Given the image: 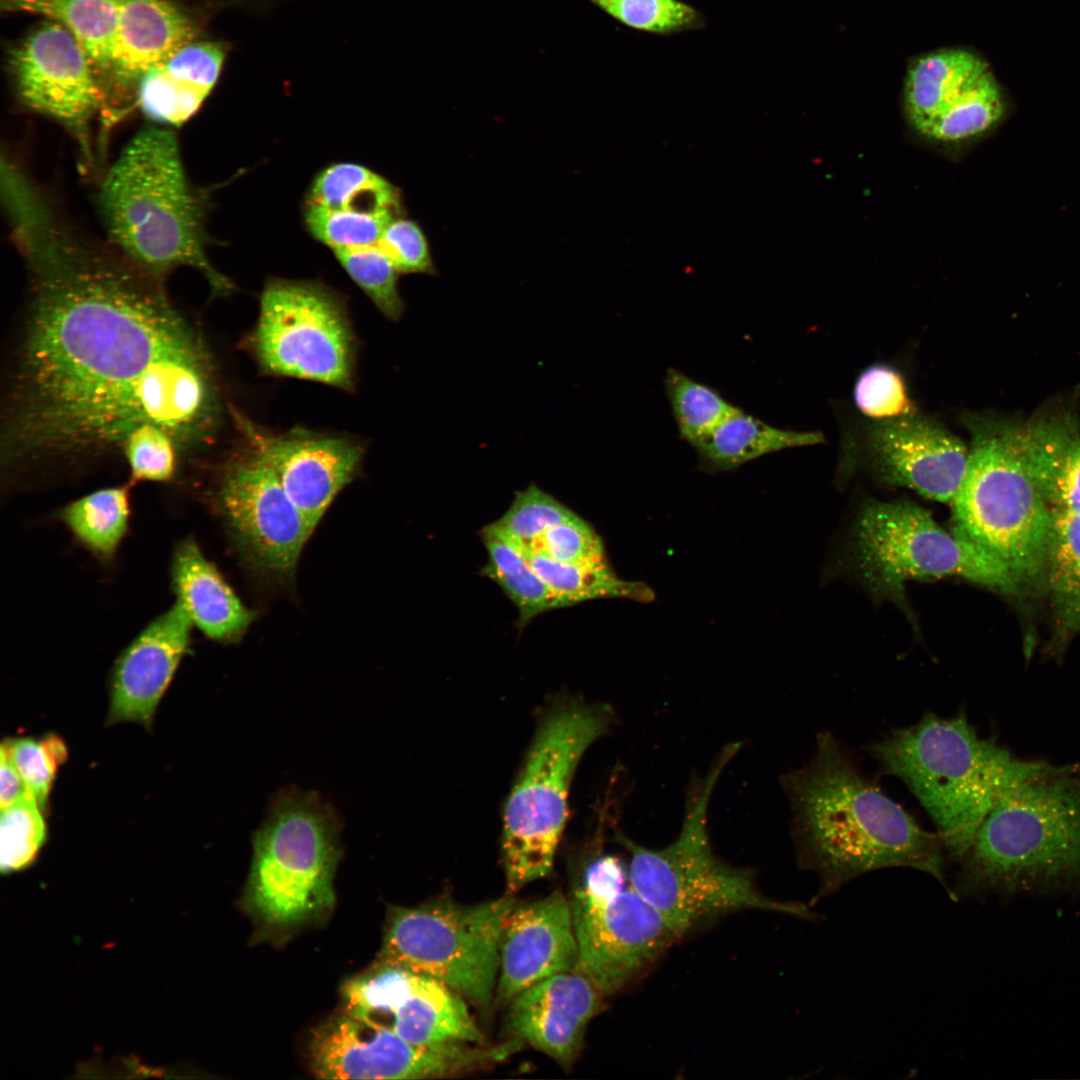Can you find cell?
Returning <instances> with one entry per match:
<instances>
[{"mask_svg":"<svg viewBox=\"0 0 1080 1080\" xmlns=\"http://www.w3.org/2000/svg\"><path fill=\"white\" fill-rule=\"evenodd\" d=\"M605 995L582 973L566 971L526 988L509 1002L507 1029L564 1068L583 1047L590 1021Z\"/></svg>","mask_w":1080,"mask_h":1080,"instance_id":"cell-22","label":"cell"},{"mask_svg":"<svg viewBox=\"0 0 1080 1080\" xmlns=\"http://www.w3.org/2000/svg\"><path fill=\"white\" fill-rule=\"evenodd\" d=\"M664 383L679 435L692 447L738 409L717 390L675 368L667 370Z\"/></svg>","mask_w":1080,"mask_h":1080,"instance_id":"cell-36","label":"cell"},{"mask_svg":"<svg viewBox=\"0 0 1080 1080\" xmlns=\"http://www.w3.org/2000/svg\"><path fill=\"white\" fill-rule=\"evenodd\" d=\"M306 203L330 209L393 211L401 214L399 190L375 171L356 163H335L313 180Z\"/></svg>","mask_w":1080,"mask_h":1080,"instance_id":"cell-34","label":"cell"},{"mask_svg":"<svg viewBox=\"0 0 1080 1080\" xmlns=\"http://www.w3.org/2000/svg\"><path fill=\"white\" fill-rule=\"evenodd\" d=\"M193 624L177 603L148 623L121 651L109 679L107 725L149 729L157 707L189 652Z\"/></svg>","mask_w":1080,"mask_h":1080,"instance_id":"cell-21","label":"cell"},{"mask_svg":"<svg viewBox=\"0 0 1080 1080\" xmlns=\"http://www.w3.org/2000/svg\"><path fill=\"white\" fill-rule=\"evenodd\" d=\"M619 24L642 33L672 36L706 27L704 14L683 0H586Z\"/></svg>","mask_w":1080,"mask_h":1080,"instance_id":"cell-37","label":"cell"},{"mask_svg":"<svg viewBox=\"0 0 1080 1080\" xmlns=\"http://www.w3.org/2000/svg\"><path fill=\"white\" fill-rule=\"evenodd\" d=\"M1060 639L1080 633V515L1052 510L1045 576Z\"/></svg>","mask_w":1080,"mask_h":1080,"instance_id":"cell-31","label":"cell"},{"mask_svg":"<svg viewBox=\"0 0 1080 1080\" xmlns=\"http://www.w3.org/2000/svg\"><path fill=\"white\" fill-rule=\"evenodd\" d=\"M479 534L487 552V562L480 574L500 586L512 601L518 612V629L542 613L573 606L546 584L524 555L491 524Z\"/></svg>","mask_w":1080,"mask_h":1080,"instance_id":"cell-29","label":"cell"},{"mask_svg":"<svg viewBox=\"0 0 1080 1080\" xmlns=\"http://www.w3.org/2000/svg\"><path fill=\"white\" fill-rule=\"evenodd\" d=\"M530 552H541L567 564H592L607 560L601 537L579 515L546 530L522 554Z\"/></svg>","mask_w":1080,"mask_h":1080,"instance_id":"cell-45","label":"cell"},{"mask_svg":"<svg viewBox=\"0 0 1080 1080\" xmlns=\"http://www.w3.org/2000/svg\"><path fill=\"white\" fill-rule=\"evenodd\" d=\"M957 897L1080 871V783L1061 770L1004 795L960 861Z\"/></svg>","mask_w":1080,"mask_h":1080,"instance_id":"cell-7","label":"cell"},{"mask_svg":"<svg viewBox=\"0 0 1080 1080\" xmlns=\"http://www.w3.org/2000/svg\"><path fill=\"white\" fill-rule=\"evenodd\" d=\"M194 37L192 21L168 0H118L112 79L119 90L136 91L148 71Z\"/></svg>","mask_w":1080,"mask_h":1080,"instance_id":"cell-23","label":"cell"},{"mask_svg":"<svg viewBox=\"0 0 1080 1080\" xmlns=\"http://www.w3.org/2000/svg\"><path fill=\"white\" fill-rule=\"evenodd\" d=\"M2 8L55 20L76 38L94 69L109 72L118 0H2Z\"/></svg>","mask_w":1080,"mask_h":1080,"instance_id":"cell-30","label":"cell"},{"mask_svg":"<svg viewBox=\"0 0 1080 1080\" xmlns=\"http://www.w3.org/2000/svg\"><path fill=\"white\" fill-rule=\"evenodd\" d=\"M987 65L962 49L939 50L915 59L904 87L908 120L922 136L986 72Z\"/></svg>","mask_w":1080,"mask_h":1080,"instance_id":"cell-27","label":"cell"},{"mask_svg":"<svg viewBox=\"0 0 1080 1080\" xmlns=\"http://www.w3.org/2000/svg\"><path fill=\"white\" fill-rule=\"evenodd\" d=\"M333 253L349 277L387 319L398 321L402 318L405 303L398 287L400 273L377 244L335 249Z\"/></svg>","mask_w":1080,"mask_h":1080,"instance_id":"cell-39","label":"cell"},{"mask_svg":"<svg viewBox=\"0 0 1080 1080\" xmlns=\"http://www.w3.org/2000/svg\"><path fill=\"white\" fill-rule=\"evenodd\" d=\"M857 408L866 416L884 421L915 414L901 374L886 365L865 369L854 387Z\"/></svg>","mask_w":1080,"mask_h":1080,"instance_id":"cell-44","label":"cell"},{"mask_svg":"<svg viewBox=\"0 0 1080 1080\" xmlns=\"http://www.w3.org/2000/svg\"><path fill=\"white\" fill-rule=\"evenodd\" d=\"M30 794L23 779L4 749H0V808Z\"/></svg>","mask_w":1080,"mask_h":1080,"instance_id":"cell-47","label":"cell"},{"mask_svg":"<svg viewBox=\"0 0 1080 1080\" xmlns=\"http://www.w3.org/2000/svg\"><path fill=\"white\" fill-rule=\"evenodd\" d=\"M9 66L22 103L61 124L77 143L82 166L92 167L91 127L104 96L72 33L57 22L43 23L10 51Z\"/></svg>","mask_w":1080,"mask_h":1080,"instance_id":"cell-16","label":"cell"},{"mask_svg":"<svg viewBox=\"0 0 1080 1080\" xmlns=\"http://www.w3.org/2000/svg\"><path fill=\"white\" fill-rule=\"evenodd\" d=\"M225 51L221 44L191 41L138 82L135 103L157 125L180 126L210 94L220 75Z\"/></svg>","mask_w":1080,"mask_h":1080,"instance_id":"cell-24","label":"cell"},{"mask_svg":"<svg viewBox=\"0 0 1080 1080\" xmlns=\"http://www.w3.org/2000/svg\"><path fill=\"white\" fill-rule=\"evenodd\" d=\"M514 904L503 896L476 904L444 898L392 906L378 962L436 979L486 1010L495 1000L501 931Z\"/></svg>","mask_w":1080,"mask_h":1080,"instance_id":"cell-10","label":"cell"},{"mask_svg":"<svg viewBox=\"0 0 1080 1080\" xmlns=\"http://www.w3.org/2000/svg\"><path fill=\"white\" fill-rule=\"evenodd\" d=\"M816 739L812 759L782 777L799 867L820 879L812 904L862 874L890 867L930 874L955 900L940 834L919 826L865 776L831 733L821 732Z\"/></svg>","mask_w":1080,"mask_h":1080,"instance_id":"cell-2","label":"cell"},{"mask_svg":"<svg viewBox=\"0 0 1080 1080\" xmlns=\"http://www.w3.org/2000/svg\"><path fill=\"white\" fill-rule=\"evenodd\" d=\"M27 308L2 437L8 464L74 462L154 423L181 453L209 442L222 407L212 356L162 282L80 233L41 193L7 212Z\"/></svg>","mask_w":1080,"mask_h":1080,"instance_id":"cell-1","label":"cell"},{"mask_svg":"<svg viewBox=\"0 0 1080 1080\" xmlns=\"http://www.w3.org/2000/svg\"><path fill=\"white\" fill-rule=\"evenodd\" d=\"M971 447L952 500L953 530L1002 560L1021 584L1044 580L1052 529L1046 503L1008 425L967 417Z\"/></svg>","mask_w":1080,"mask_h":1080,"instance_id":"cell-8","label":"cell"},{"mask_svg":"<svg viewBox=\"0 0 1080 1080\" xmlns=\"http://www.w3.org/2000/svg\"><path fill=\"white\" fill-rule=\"evenodd\" d=\"M867 444L888 481L939 502H952L965 475L969 450L940 423L916 414L879 421L870 429Z\"/></svg>","mask_w":1080,"mask_h":1080,"instance_id":"cell-20","label":"cell"},{"mask_svg":"<svg viewBox=\"0 0 1080 1080\" xmlns=\"http://www.w3.org/2000/svg\"><path fill=\"white\" fill-rule=\"evenodd\" d=\"M121 453L134 482L172 480L182 455L174 437L154 423H143L133 428L122 443Z\"/></svg>","mask_w":1080,"mask_h":1080,"instance_id":"cell-43","label":"cell"},{"mask_svg":"<svg viewBox=\"0 0 1080 1080\" xmlns=\"http://www.w3.org/2000/svg\"><path fill=\"white\" fill-rule=\"evenodd\" d=\"M523 555L545 583L572 605L605 598H626L640 602L654 599L653 591L646 584L619 578L607 560L592 564H567L541 552Z\"/></svg>","mask_w":1080,"mask_h":1080,"instance_id":"cell-33","label":"cell"},{"mask_svg":"<svg viewBox=\"0 0 1080 1080\" xmlns=\"http://www.w3.org/2000/svg\"><path fill=\"white\" fill-rule=\"evenodd\" d=\"M401 214L383 211L330 209L305 203L307 230L332 250L376 245L387 224Z\"/></svg>","mask_w":1080,"mask_h":1080,"instance_id":"cell-40","label":"cell"},{"mask_svg":"<svg viewBox=\"0 0 1080 1080\" xmlns=\"http://www.w3.org/2000/svg\"><path fill=\"white\" fill-rule=\"evenodd\" d=\"M246 443L272 468L286 494L314 531L339 494L354 478L363 458L359 443L344 437L304 432L274 434L232 410Z\"/></svg>","mask_w":1080,"mask_h":1080,"instance_id":"cell-18","label":"cell"},{"mask_svg":"<svg viewBox=\"0 0 1080 1080\" xmlns=\"http://www.w3.org/2000/svg\"><path fill=\"white\" fill-rule=\"evenodd\" d=\"M98 207L109 243L153 278L190 267L215 294L231 290L208 259L207 200L189 182L172 130L138 131L106 172Z\"/></svg>","mask_w":1080,"mask_h":1080,"instance_id":"cell-3","label":"cell"},{"mask_svg":"<svg viewBox=\"0 0 1080 1080\" xmlns=\"http://www.w3.org/2000/svg\"><path fill=\"white\" fill-rule=\"evenodd\" d=\"M310 1059L323 1079H429L470 1072L502 1061V1045L414 1044L347 1012L312 1032Z\"/></svg>","mask_w":1080,"mask_h":1080,"instance_id":"cell-14","label":"cell"},{"mask_svg":"<svg viewBox=\"0 0 1080 1080\" xmlns=\"http://www.w3.org/2000/svg\"><path fill=\"white\" fill-rule=\"evenodd\" d=\"M340 823L316 794L281 793L252 843L245 906L265 929L288 932L327 914L335 904Z\"/></svg>","mask_w":1080,"mask_h":1080,"instance_id":"cell-6","label":"cell"},{"mask_svg":"<svg viewBox=\"0 0 1080 1080\" xmlns=\"http://www.w3.org/2000/svg\"><path fill=\"white\" fill-rule=\"evenodd\" d=\"M377 246L400 274H436L428 240L420 225L402 215L393 218Z\"/></svg>","mask_w":1080,"mask_h":1080,"instance_id":"cell-46","label":"cell"},{"mask_svg":"<svg viewBox=\"0 0 1080 1080\" xmlns=\"http://www.w3.org/2000/svg\"><path fill=\"white\" fill-rule=\"evenodd\" d=\"M823 441L819 432L774 427L738 408L693 448L700 469L715 473L735 470L766 454Z\"/></svg>","mask_w":1080,"mask_h":1080,"instance_id":"cell-28","label":"cell"},{"mask_svg":"<svg viewBox=\"0 0 1080 1080\" xmlns=\"http://www.w3.org/2000/svg\"><path fill=\"white\" fill-rule=\"evenodd\" d=\"M884 774L900 779L935 822L947 860L960 862L995 804L1021 785L1059 772L1020 760L981 738L964 711L926 712L867 747Z\"/></svg>","mask_w":1080,"mask_h":1080,"instance_id":"cell-4","label":"cell"},{"mask_svg":"<svg viewBox=\"0 0 1080 1080\" xmlns=\"http://www.w3.org/2000/svg\"><path fill=\"white\" fill-rule=\"evenodd\" d=\"M1008 427L1019 457L1051 510L1080 515V428L1064 419Z\"/></svg>","mask_w":1080,"mask_h":1080,"instance_id":"cell-26","label":"cell"},{"mask_svg":"<svg viewBox=\"0 0 1080 1080\" xmlns=\"http://www.w3.org/2000/svg\"><path fill=\"white\" fill-rule=\"evenodd\" d=\"M577 515L553 495L531 483L516 491L507 511L490 524L522 553L546 530Z\"/></svg>","mask_w":1080,"mask_h":1080,"instance_id":"cell-38","label":"cell"},{"mask_svg":"<svg viewBox=\"0 0 1080 1080\" xmlns=\"http://www.w3.org/2000/svg\"><path fill=\"white\" fill-rule=\"evenodd\" d=\"M129 486H112L82 496L59 512L77 541L98 558L109 560L125 538L130 520Z\"/></svg>","mask_w":1080,"mask_h":1080,"instance_id":"cell-32","label":"cell"},{"mask_svg":"<svg viewBox=\"0 0 1080 1080\" xmlns=\"http://www.w3.org/2000/svg\"><path fill=\"white\" fill-rule=\"evenodd\" d=\"M44 813L31 793L1 808L0 864L3 874L21 871L34 863L47 840Z\"/></svg>","mask_w":1080,"mask_h":1080,"instance_id":"cell-41","label":"cell"},{"mask_svg":"<svg viewBox=\"0 0 1080 1080\" xmlns=\"http://www.w3.org/2000/svg\"><path fill=\"white\" fill-rule=\"evenodd\" d=\"M578 946L570 901L555 892L512 906L502 926L495 1000L558 973L576 970Z\"/></svg>","mask_w":1080,"mask_h":1080,"instance_id":"cell-19","label":"cell"},{"mask_svg":"<svg viewBox=\"0 0 1080 1080\" xmlns=\"http://www.w3.org/2000/svg\"><path fill=\"white\" fill-rule=\"evenodd\" d=\"M216 503L236 546L255 570L278 580L293 576L313 531L250 444L224 465Z\"/></svg>","mask_w":1080,"mask_h":1080,"instance_id":"cell-15","label":"cell"},{"mask_svg":"<svg viewBox=\"0 0 1080 1080\" xmlns=\"http://www.w3.org/2000/svg\"><path fill=\"white\" fill-rule=\"evenodd\" d=\"M171 589L193 626L218 642L238 639L254 619L198 544L179 542L170 563Z\"/></svg>","mask_w":1080,"mask_h":1080,"instance_id":"cell-25","label":"cell"},{"mask_svg":"<svg viewBox=\"0 0 1080 1080\" xmlns=\"http://www.w3.org/2000/svg\"><path fill=\"white\" fill-rule=\"evenodd\" d=\"M344 1011L421 1045L484 1044L467 1001L431 977L377 962L345 982Z\"/></svg>","mask_w":1080,"mask_h":1080,"instance_id":"cell-17","label":"cell"},{"mask_svg":"<svg viewBox=\"0 0 1080 1080\" xmlns=\"http://www.w3.org/2000/svg\"><path fill=\"white\" fill-rule=\"evenodd\" d=\"M726 746L689 797L678 836L660 849L619 834L629 855L633 888L685 935L707 921L742 910H763L817 920L809 906L761 893L752 873L721 860L708 833V807L724 767L738 750Z\"/></svg>","mask_w":1080,"mask_h":1080,"instance_id":"cell-5","label":"cell"},{"mask_svg":"<svg viewBox=\"0 0 1080 1080\" xmlns=\"http://www.w3.org/2000/svg\"><path fill=\"white\" fill-rule=\"evenodd\" d=\"M29 792L46 813L49 795L59 766L68 756L63 739L56 734L40 738H6L1 743Z\"/></svg>","mask_w":1080,"mask_h":1080,"instance_id":"cell-42","label":"cell"},{"mask_svg":"<svg viewBox=\"0 0 1080 1080\" xmlns=\"http://www.w3.org/2000/svg\"><path fill=\"white\" fill-rule=\"evenodd\" d=\"M1006 112L1005 98L988 71L931 125L924 136L953 144L973 140L997 127Z\"/></svg>","mask_w":1080,"mask_h":1080,"instance_id":"cell-35","label":"cell"},{"mask_svg":"<svg viewBox=\"0 0 1080 1080\" xmlns=\"http://www.w3.org/2000/svg\"><path fill=\"white\" fill-rule=\"evenodd\" d=\"M570 904L576 970L605 996L638 981L685 936L633 888L627 866L613 855L588 865Z\"/></svg>","mask_w":1080,"mask_h":1080,"instance_id":"cell-11","label":"cell"},{"mask_svg":"<svg viewBox=\"0 0 1080 1080\" xmlns=\"http://www.w3.org/2000/svg\"><path fill=\"white\" fill-rule=\"evenodd\" d=\"M250 348L266 374L346 391L354 385L356 345L345 307L319 282L268 280Z\"/></svg>","mask_w":1080,"mask_h":1080,"instance_id":"cell-13","label":"cell"},{"mask_svg":"<svg viewBox=\"0 0 1080 1080\" xmlns=\"http://www.w3.org/2000/svg\"><path fill=\"white\" fill-rule=\"evenodd\" d=\"M855 539L859 570L879 592H900L910 579L946 576L1008 593L1021 585L1002 560L954 530L945 531L913 503L866 506Z\"/></svg>","mask_w":1080,"mask_h":1080,"instance_id":"cell-12","label":"cell"},{"mask_svg":"<svg viewBox=\"0 0 1080 1080\" xmlns=\"http://www.w3.org/2000/svg\"><path fill=\"white\" fill-rule=\"evenodd\" d=\"M613 720L608 705L572 703L550 712L539 727L505 806L502 851L510 893L550 872L575 768Z\"/></svg>","mask_w":1080,"mask_h":1080,"instance_id":"cell-9","label":"cell"}]
</instances>
